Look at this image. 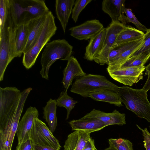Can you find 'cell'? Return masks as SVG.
Returning a JSON list of instances; mask_svg holds the SVG:
<instances>
[{
  "label": "cell",
  "mask_w": 150,
  "mask_h": 150,
  "mask_svg": "<svg viewBox=\"0 0 150 150\" xmlns=\"http://www.w3.org/2000/svg\"><path fill=\"white\" fill-rule=\"evenodd\" d=\"M33 150H58V149L46 146H42L33 143Z\"/></svg>",
  "instance_id": "cell-38"
},
{
  "label": "cell",
  "mask_w": 150,
  "mask_h": 150,
  "mask_svg": "<svg viewBox=\"0 0 150 150\" xmlns=\"http://www.w3.org/2000/svg\"><path fill=\"white\" fill-rule=\"evenodd\" d=\"M49 11L26 24L29 31V36L23 54L29 50L35 44L41 32Z\"/></svg>",
  "instance_id": "cell-15"
},
{
  "label": "cell",
  "mask_w": 150,
  "mask_h": 150,
  "mask_svg": "<svg viewBox=\"0 0 150 150\" xmlns=\"http://www.w3.org/2000/svg\"><path fill=\"white\" fill-rule=\"evenodd\" d=\"M92 1V0H77L75 1L72 10L71 18L76 23L81 11L86 6Z\"/></svg>",
  "instance_id": "cell-30"
},
{
  "label": "cell",
  "mask_w": 150,
  "mask_h": 150,
  "mask_svg": "<svg viewBox=\"0 0 150 150\" xmlns=\"http://www.w3.org/2000/svg\"><path fill=\"white\" fill-rule=\"evenodd\" d=\"M72 130H79L89 133L98 131L106 127L100 120L93 118L82 117L69 122Z\"/></svg>",
  "instance_id": "cell-17"
},
{
  "label": "cell",
  "mask_w": 150,
  "mask_h": 150,
  "mask_svg": "<svg viewBox=\"0 0 150 150\" xmlns=\"http://www.w3.org/2000/svg\"><path fill=\"white\" fill-rule=\"evenodd\" d=\"M75 1V0H56L55 1L56 14L64 33Z\"/></svg>",
  "instance_id": "cell-19"
},
{
  "label": "cell",
  "mask_w": 150,
  "mask_h": 150,
  "mask_svg": "<svg viewBox=\"0 0 150 150\" xmlns=\"http://www.w3.org/2000/svg\"><path fill=\"white\" fill-rule=\"evenodd\" d=\"M89 97L97 101L108 103L118 107L123 106L117 92L110 90H104L90 93Z\"/></svg>",
  "instance_id": "cell-22"
},
{
  "label": "cell",
  "mask_w": 150,
  "mask_h": 150,
  "mask_svg": "<svg viewBox=\"0 0 150 150\" xmlns=\"http://www.w3.org/2000/svg\"><path fill=\"white\" fill-rule=\"evenodd\" d=\"M9 10V0H0V30L4 27Z\"/></svg>",
  "instance_id": "cell-32"
},
{
  "label": "cell",
  "mask_w": 150,
  "mask_h": 150,
  "mask_svg": "<svg viewBox=\"0 0 150 150\" xmlns=\"http://www.w3.org/2000/svg\"><path fill=\"white\" fill-rule=\"evenodd\" d=\"M149 129H150V125L149 126Z\"/></svg>",
  "instance_id": "cell-40"
},
{
  "label": "cell",
  "mask_w": 150,
  "mask_h": 150,
  "mask_svg": "<svg viewBox=\"0 0 150 150\" xmlns=\"http://www.w3.org/2000/svg\"><path fill=\"white\" fill-rule=\"evenodd\" d=\"M125 13L126 15L127 23H133L138 30L144 32H146L147 31L148 29L139 22L133 13L131 9L125 8Z\"/></svg>",
  "instance_id": "cell-31"
},
{
  "label": "cell",
  "mask_w": 150,
  "mask_h": 150,
  "mask_svg": "<svg viewBox=\"0 0 150 150\" xmlns=\"http://www.w3.org/2000/svg\"><path fill=\"white\" fill-rule=\"evenodd\" d=\"M144 39V36L137 44L130 49L123 52L114 59L108 65V66L107 68V70H114L120 68L132 54L142 44Z\"/></svg>",
  "instance_id": "cell-25"
},
{
  "label": "cell",
  "mask_w": 150,
  "mask_h": 150,
  "mask_svg": "<svg viewBox=\"0 0 150 150\" xmlns=\"http://www.w3.org/2000/svg\"><path fill=\"white\" fill-rule=\"evenodd\" d=\"M119 88L105 76L86 74L76 79L70 91L87 98L90 93L102 90H110L117 92Z\"/></svg>",
  "instance_id": "cell-4"
},
{
  "label": "cell",
  "mask_w": 150,
  "mask_h": 150,
  "mask_svg": "<svg viewBox=\"0 0 150 150\" xmlns=\"http://www.w3.org/2000/svg\"><path fill=\"white\" fill-rule=\"evenodd\" d=\"M125 0H104L102 9L110 17L112 21L120 22L126 25L127 23L125 13Z\"/></svg>",
  "instance_id": "cell-12"
},
{
  "label": "cell",
  "mask_w": 150,
  "mask_h": 150,
  "mask_svg": "<svg viewBox=\"0 0 150 150\" xmlns=\"http://www.w3.org/2000/svg\"><path fill=\"white\" fill-rule=\"evenodd\" d=\"M145 76L148 75L147 79L143 88L148 91L150 90V62L145 67Z\"/></svg>",
  "instance_id": "cell-36"
},
{
  "label": "cell",
  "mask_w": 150,
  "mask_h": 150,
  "mask_svg": "<svg viewBox=\"0 0 150 150\" xmlns=\"http://www.w3.org/2000/svg\"><path fill=\"white\" fill-rule=\"evenodd\" d=\"M109 147L104 150H117L113 145L109 143Z\"/></svg>",
  "instance_id": "cell-39"
},
{
  "label": "cell",
  "mask_w": 150,
  "mask_h": 150,
  "mask_svg": "<svg viewBox=\"0 0 150 150\" xmlns=\"http://www.w3.org/2000/svg\"><path fill=\"white\" fill-rule=\"evenodd\" d=\"M9 0V11L16 26L49 11L43 0Z\"/></svg>",
  "instance_id": "cell-1"
},
{
  "label": "cell",
  "mask_w": 150,
  "mask_h": 150,
  "mask_svg": "<svg viewBox=\"0 0 150 150\" xmlns=\"http://www.w3.org/2000/svg\"><path fill=\"white\" fill-rule=\"evenodd\" d=\"M150 58V50L130 57L121 68L144 65Z\"/></svg>",
  "instance_id": "cell-27"
},
{
  "label": "cell",
  "mask_w": 150,
  "mask_h": 150,
  "mask_svg": "<svg viewBox=\"0 0 150 150\" xmlns=\"http://www.w3.org/2000/svg\"><path fill=\"white\" fill-rule=\"evenodd\" d=\"M103 25L96 19L87 21L71 28V35L79 40H87L94 36L103 28Z\"/></svg>",
  "instance_id": "cell-11"
},
{
  "label": "cell",
  "mask_w": 150,
  "mask_h": 150,
  "mask_svg": "<svg viewBox=\"0 0 150 150\" xmlns=\"http://www.w3.org/2000/svg\"><path fill=\"white\" fill-rule=\"evenodd\" d=\"M108 142L117 150H133L132 143L126 139L111 138L108 139Z\"/></svg>",
  "instance_id": "cell-29"
},
{
  "label": "cell",
  "mask_w": 150,
  "mask_h": 150,
  "mask_svg": "<svg viewBox=\"0 0 150 150\" xmlns=\"http://www.w3.org/2000/svg\"><path fill=\"white\" fill-rule=\"evenodd\" d=\"M147 92L143 88L135 89L125 86L120 87L117 93L128 109L150 123V103Z\"/></svg>",
  "instance_id": "cell-2"
},
{
  "label": "cell",
  "mask_w": 150,
  "mask_h": 150,
  "mask_svg": "<svg viewBox=\"0 0 150 150\" xmlns=\"http://www.w3.org/2000/svg\"><path fill=\"white\" fill-rule=\"evenodd\" d=\"M67 61V65L63 71V77L62 82L65 90L67 91L72 84L74 79L86 74L77 59L74 56H71Z\"/></svg>",
  "instance_id": "cell-16"
},
{
  "label": "cell",
  "mask_w": 150,
  "mask_h": 150,
  "mask_svg": "<svg viewBox=\"0 0 150 150\" xmlns=\"http://www.w3.org/2000/svg\"><path fill=\"white\" fill-rule=\"evenodd\" d=\"M16 150H33V143L29 134L26 136L22 142L18 144Z\"/></svg>",
  "instance_id": "cell-34"
},
{
  "label": "cell",
  "mask_w": 150,
  "mask_h": 150,
  "mask_svg": "<svg viewBox=\"0 0 150 150\" xmlns=\"http://www.w3.org/2000/svg\"><path fill=\"white\" fill-rule=\"evenodd\" d=\"M141 39L137 41L127 43L112 48L108 55L107 64L108 65L118 56L134 46L139 42Z\"/></svg>",
  "instance_id": "cell-28"
},
{
  "label": "cell",
  "mask_w": 150,
  "mask_h": 150,
  "mask_svg": "<svg viewBox=\"0 0 150 150\" xmlns=\"http://www.w3.org/2000/svg\"><path fill=\"white\" fill-rule=\"evenodd\" d=\"M106 28H103L90 39L86 48L84 58L88 60H93L94 57L101 51L104 43Z\"/></svg>",
  "instance_id": "cell-20"
},
{
  "label": "cell",
  "mask_w": 150,
  "mask_h": 150,
  "mask_svg": "<svg viewBox=\"0 0 150 150\" xmlns=\"http://www.w3.org/2000/svg\"><path fill=\"white\" fill-rule=\"evenodd\" d=\"M78 101L74 100L73 98L69 96L67 93V91L62 92L59 98L56 100L57 105L59 107H64L67 111L66 120L68 119L70 112L74 107Z\"/></svg>",
  "instance_id": "cell-26"
},
{
  "label": "cell",
  "mask_w": 150,
  "mask_h": 150,
  "mask_svg": "<svg viewBox=\"0 0 150 150\" xmlns=\"http://www.w3.org/2000/svg\"><path fill=\"white\" fill-rule=\"evenodd\" d=\"M144 65L121 68L114 70H107L113 79L125 85L131 86L143 78Z\"/></svg>",
  "instance_id": "cell-10"
},
{
  "label": "cell",
  "mask_w": 150,
  "mask_h": 150,
  "mask_svg": "<svg viewBox=\"0 0 150 150\" xmlns=\"http://www.w3.org/2000/svg\"><path fill=\"white\" fill-rule=\"evenodd\" d=\"M126 25L120 22L112 21L106 28V32L103 45L100 52L93 60L100 65L107 64L109 53L117 38Z\"/></svg>",
  "instance_id": "cell-9"
},
{
  "label": "cell",
  "mask_w": 150,
  "mask_h": 150,
  "mask_svg": "<svg viewBox=\"0 0 150 150\" xmlns=\"http://www.w3.org/2000/svg\"><path fill=\"white\" fill-rule=\"evenodd\" d=\"M82 117L93 118L99 119L103 122L106 126L111 125H122L126 123L125 115L115 109L111 113H106L93 109Z\"/></svg>",
  "instance_id": "cell-13"
},
{
  "label": "cell",
  "mask_w": 150,
  "mask_h": 150,
  "mask_svg": "<svg viewBox=\"0 0 150 150\" xmlns=\"http://www.w3.org/2000/svg\"><path fill=\"white\" fill-rule=\"evenodd\" d=\"M39 115L38 111L35 107L30 106L27 109L19 123L16 131L18 144L22 142L26 136L29 134L34 119L38 118Z\"/></svg>",
  "instance_id": "cell-14"
},
{
  "label": "cell",
  "mask_w": 150,
  "mask_h": 150,
  "mask_svg": "<svg viewBox=\"0 0 150 150\" xmlns=\"http://www.w3.org/2000/svg\"><path fill=\"white\" fill-rule=\"evenodd\" d=\"M149 50H150V28L148 29L145 34L144 40L142 44L130 57L137 55L139 54Z\"/></svg>",
  "instance_id": "cell-33"
},
{
  "label": "cell",
  "mask_w": 150,
  "mask_h": 150,
  "mask_svg": "<svg viewBox=\"0 0 150 150\" xmlns=\"http://www.w3.org/2000/svg\"><path fill=\"white\" fill-rule=\"evenodd\" d=\"M57 106L56 100L50 99L43 108V118L47 123L52 133L55 131L57 125Z\"/></svg>",
  "instance_id": "cell-24"
},
{
  "label": "cell",
  "mask_w": 150,
  "mask_h": 150,
  "mask_svg": "<svg viewBox=\"0 0 150 150\" xmlns=\"http://www.w3.org/2000/svg\"><path fill=\"white\" fill-rule=\"evenodd\" d=\"M29 36V31L26 24L16 26L15 33V44L16 57H20L23 53Z\"/></svg>",
  "instance_id": "cell-23"
},
{
  "label": "cell",
  "mask_w": 150,
  "mask_h": 150,
  "mask_svg": "<svg viewBox=\"0 0 150 150\" xmlns=\"http://www.w3.org/2000/svg\"><path fill=\"white\" fill-rule=\"evenodd\" d=\"M83 150H97L95 145L94 140L91 138L86 144Z\"/></svg>",
  "instance_id": "cell-37"
},
{
  "label": "cell",
  "mask_w": 150,
  "mask_h": 150,
  "mask_svg": "<svg viewBox=\"0 0 150 150\" xmlns=\"http://www.w3.org/2000/svg\"><path fill=\"white\" fill-rule=\"evenodd\" d=\"M55 17L49 11L40 35L35 45L28 52L24 53L22 63L27 69L35 64L42 50L55 34L57 27L55 22Z\"/></svg>",
  "instance_id": "cell-5"
},
{
  "label": "cell",
  "mask_w": 150,
  "mask_h": 150,
  "mask_svg": "<svg viewBox=\"0 0 150 150\" xmlns=\"http://www.w3.org/2000/svg\"><path fill=\"white\" fill-rule=\"evenodd\" d=\"M137 127L140 130L144 137V146L146 150H150V133L147 128L144 129L141 128L138 125H136Z\"/></svg>",
  "instance_id": "cell-35"
},
{
  "label": "cell",
  "mask_w": 150,
  "mask_h": 150,
  "mask_svg": "<svg viewBox=\"0 0 150 150\" xmlns=\"http://www.w3.org/2000/svg\"><path fill=\"white\" fill-rule=\"evenodd\" d=\"M28 95L22 93L14 115L0 119V150H11L19 120Z\"/></svg>",
  "instance_id": "cell-7"
},
{
  "label": "cell",
  "mask_w": 150,
  "mask_h": 150,
  "mask_svg": "<svg viewBox=\"0 0 150 150\" xmlns=\"http://www.w3.org/2000/svg\"><path fill=\"white\" fill-rule=\"evenodd\" d=\"M73 47L65 39H58L48 42L42 53L40 71L42 77L49 79L50 68L57 59L68 61L71 56Z\"/></svg>",
  "instance_id": "cell-3"
},
{
  "label": "cell",
  "mask_w": 150,
  "mask_h": 150,
  "mask_svg": "<svg viewBox=\"0 0 150 150\" xmlns=\"http://www.w3.org/2000/svg\"><path fill=\"white\" fill-rule=\"evenodd\" d=\"M144 32L130 25H126L119 34L112 48L127 43L139 40L144 37Z\"/></svg>",
  "instance_id": "cell-21"
},
{
  "label": "cell",
  "mask_w": 150,
  "mask_h": 150,
  "mask_svg": "<svg viewBox=\"0 0 150 150\" xmlns=\"http://www.w3.org/2000/svg\"><path fill=\"white\" fill-rule=\"evenodd\" d=\"M29 135L33 144L49 146L58 150L62 147L50 129L38 118L34 119Z\"/></svg>",
  "instance_id": "cell-8"
},
{
  "label": "cell",
  "mask_w": 150,
  "mask_h": 150,
  "mask_svg": "<svg viewBox=\"0 0 150 150\" xmlns=\"http://www.w3.org/2000/svg\"><path fill=\"white\" fill-rule=\"evenodd\" d=\"M90 133L76 130L67 136L64 146V150H83L91 138Z\"/></svg>",
  "instance_id": "cell-18"
},
{
  "label": "cell",
  "mask_w": 150,
  "mask_h": 150,
  "mask_svg": "<svg viewBox=\"0 0 150 150\" xmlns=\"http://www.w3.org/2000/svg\"><path fill=\"white\" fill-rule=\"evenodd\" d=\"M16 26L11 20L9 10L5 24L0 30V81L4 79L6 68L13 59L12 50L15 46V35Z\"/></svg>",
  "instance_id": "cell-6"
}]
</instances>
